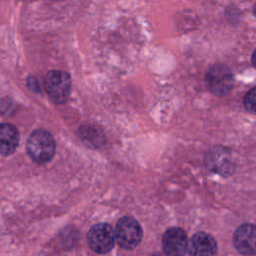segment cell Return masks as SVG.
Segmentation results:
<instances>
[{
    "mask_svg": "<svg viewBox=\"0 0 256 256\" xmlns=\"http://www.w3.org/2000/svg\"><path fill=\"white\" fill-rule=\"evenodd\" d=\"M26 149L29 157L38 164L48 163L55 154L56 144L50 132L37 129L27 138Z\"/></svg>",
    "mask_w": 256,
    "mask_h": 256,
    "instance_id": "cell-1",
    "label": "cell"
},
{
    "mask_svg": "<svg viewBox=\"0 0 256 256\" xmlns=\"http://www.w3.org/2000/svg\"><path fill=\"white\" fill-rule=\"evenodd\" d=\"M114 233L115 241L121 248L126 250H131L137 247L143 236L141 225L131 216L121 217L117 221Z\"/></svg>",
    "mask_w": 256,
    "mask_h": 256,
    "instance_id": "cell-2",
    "label": "cell"
},
{
    "mask_svg": "<svg viewBox=\"0 0 256 256\" xmlns=\"http://www.w3.org/2000/svg\"><path fill=\"white\" fill-rule=\"evenodd\" d=\"M44 88L55 103L64 104L70 96L71 78L64 71L51 70L44 77Z\"/></svg>",
    "mask_w": 256,
    "mask_h": 256,
    "instance_id": "cell-3",
    "label": "cell"
},
{
    "mask_svg": "<svg viewBox=\"0 0 256 256\" xmlns=\"http://www.w3.org/2000/svg\"><path fill=\"white\" fill-rule=\"evenodd\" d=\"M234 77L232 71L224 64L213 65L206 73L205 84L207 89L216 96H223L233 87Z\"/></svg>",
    "mask_w": 256,
    "mask_h": 256,
    "instance_id": "cell-4",
    "label": "cell"
},
{
    "mask_svg": "<svg viewBox=\"0 0 256 256\" xmlns=\"http://www.w3.org/2000/svg\"><path fill=\"white\" fill-rule=\"evenodd\" d=\"M87 242L94 252L106 254L112 250L115 244L114 229L107 223L95 224L87 233Z\"/></svg>",
    "mask_w": 256,
    "mask_h": 256,
    "instance_id": "cell-5",
    "label": "cell"
},
{
    "mask_svg": "<svg viewBox=\"0 0 256 256\" xmlns=\"http://www.w3.org/2000/svg\"><path fill=\"white\" fill-rule=\"evenodd\" d=\"M188 245L187 234L179 227L167 229L162 237V248L165 256H185Z\"/></svg>",
    "mask_w": 256,
    "mask_h": 256,
    "instance_id": "cell-6",
    "label": "cell"
},
{
    "mask_svg": "<svg viewBox=\"0 0 256 256\" xmlns=\"http://www.w3.org/2000/svg\"><path fill=\"white\" fill-rule=\"evenodd\" d=\"M206 166L211 171L225 177L233 174L235 170L231 153L224 147H214L207 153Z\"/></svg>",
    "mask_w": 256,
    "mask_h": 256,
    "instance_id": "cell-7",
    "label": "cell"
},
{
    "mask_svg": "<svg viewBox=\"0 0 256 256\" xmlns=\"http://www.w3.org/2000/svg\"><path fill=\"white\" fill-rule=\"evenodd\" d=\"M233 243L237 251L243 255H254L256 250V228L253 224L240 225L233 237Z\"/></svg>",
    "mask_w": 256,
    "mask_h": 256,
    "instance_id": "cell-8",
    "label": "cell"
},
{
    "mask_svg": "<svg viewBox=\"0 0 256 256\" xmlns=\"http://www.w3.org/2000/svg\"><path fill=\"white\" fill-rule=\"evenodd\" d=\"M188 250L190 256H216L217 243L210 234L198 232L192 236Z\"/></svg>",
    "mask_w": 256,
    "mask_h": 256,
    "instance_id": "cell-9",
    "label": "cell"
},
{
    "mask_svg": "<svg viewBox=\"0 0 256 256\" xmlns=\"http://www.w3.org/2000/svg\"><path fill=\"white\" fill-rule=\"evenodd\" d=\"M19 143L18 129L10 123H0V154L8 156L14 153Z\"/></svg>",
    "mask_w": 256,
    "mask_h": 256,
    "instance_id": "cell-10",
    "label": "cell"
},
{
    "mask_svg": "<svg viewBox=\"0 0 256 256\" xmlns=\"http://www.w3.org/2000/svg\"><path fill=\"white\" fill-rule=\"evenodd\" d=\"M79 137L87 145L91 147H99L104 143L105 136L101 130L95 126L85 125L79 128Z\"/></svg>",
    "mask_w": 256,
    "mask_h": 256,
    "instance_id": "cell-11",
    "label": "cell"
},
{
    "mask_svg": "<svg viewBox=\"0 0 256 256\" xmlns=\"http://www.w3.org/2000/svg\"><path fill=\"white\" fill-rule=\"evenodd\" d=\"M255 104H256V89L252 88L249 90L244 97V107L250 113H255Z\"/></svg>",
    "mask_w": 256,
    "mask_h": 256,
    "instance_id": "cell-12",
    "label": "cell"
},
{
    "mask_svg": "<svg viewBox=\"0 0 256 256\" xmlns=\"http://www.w3.org/2000/svg\"><path fill=\"white\" fill-rule=\"evenodd\" d=\"M151 256H164V255L159 254V253H155V254H153V255H151Z\"/></svg>",
    "mask_w": 256,
    "mask_h": 256,
    "instance_id": "cell-13",
    "label": "cell"
}]
</instances>
